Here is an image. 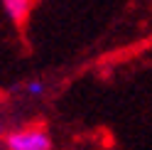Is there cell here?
Returning <instances> with one entry per match:
<instances>
[{
  "label": "cell",
  "instance_id": "6da1fadb",
  "mask_svg": "<svg viewBox=\"0 0 152 150\" xmlns=\"http://www.w3.org/2000/svg\"><path fill=\"white\" fill-rule=\"evenodd\" d=\"M54 138L44 123H27L10 128L3 135V150H52Z\"/></svg>",
  "mask_w": 152,
  "mask_h": 150
},
{
  "label": "cell",
  "instance_id": "7a4b0ae2",
  "mask_svg": "<svg viewBox=\"0 0 152 150\" xmlns=\"http://www.w3.org/2000/svg\"><path fill=\"white\" fill-rule=\"evenodd\" d=\"M3 10H5V15L10 17L15 25H25L27 15H30V10H32V3H25V0H5Z\"/></svg>",
  "mask_w": 152,
  "mask_h": 150
},
{
  "label": "cell",
  "instance_id": "3957f363",
  "mask_svg": "<svg viewBox=\"0 0 152 150\" xmlns=\"http://www.w3.org/2000/svg\"><path fill=\"white\" fill-rule=\"evenodd\" d=\"M44 91H47V84L42 79H30V81H25V86H22V93H25V96H30V99L44 96Z\"/></svg>",
  "mask_w": 152,
  "mask_h": 150
},
{
  "label": "cell",
  "instance_id": "277c9868",
  "mask_svg": "<svg viewBox=\"0 0 152 150\" xmlns=\"http://www.w3.org/2000/svg\"><path fill=\"white\" fill-rule=\"evenodd\" d=\"M0 135H3V99H0Z\"/></svg>",
  "mask_w": 152,
  "mask_h": 150
}]
</instances>
